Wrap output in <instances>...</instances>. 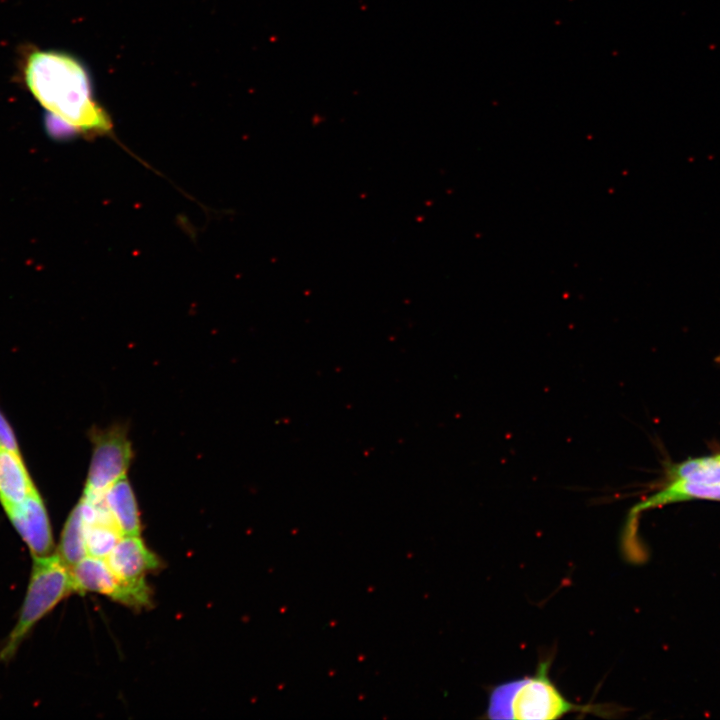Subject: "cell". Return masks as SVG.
Returning a JSON list of instances; mask_svg holds the SVG:
<instances>
[{
	"label": "cell",
	"mask_w": 720,
	"mask_h": 720,
	"mask_svg": "<svg viewBox=\"0 0 720 720\" xmlns=\"http://www.w3.org/2000/svg\"><path fill=\"white\" fill-rule=\"evenodd\" d=\"M25 87L48 113L56 134L103 135L112 130L109 114L97 102L86 66L54 49L29 48L21 61Z\"/></svg>",
	"instance_id": "obj_1"
},
{
	"label": "cell",
	"mask_w": 720,
	"mask_h": 720,
	"mask_svg": "<svg viewBox=\"0 0 720 720\" xmlns=\"http://www.w3.org/2000/svg\"><path fill=\"white\" fill-rule=\"evenodd\" d=\"M549 666V662H541L533 676L496 686L490 693L487 717L551 720L576 711L592 712V706L577 705L565 698L550 679Z\"/></svg>",
	"instance_id": "obj_2"
},
{
	"label": "cell",
	"mask_w": 720,
	"mask_h": 720,
	"mask_svg": "<svg viewBox=\"0 0 720 720\" xmlns=\"http://www.w3.org/2000/svg\"><path fill=\"white\" fill-rule=\"evenodd\" d=\"M72 592L74 589L70 569L58 554L34 557L19 619L0 657L5 660L11 658L36 623Z\"/></svg>",
	"instance_id": "obj_3"
},
{
	"label": "cell",
	"mask_w": 720,
	"mask_h": 720,
	"mask_svg": "<svg viewBox=\"0 0 720 720\" xmlns=\"http://www.w3.org/2000/svg\"><path fill=\"white\" fill-rule=\"evenodd\" d=\"M89 436L93 452L83 494L98 496L127 476L134 453L126 425L113 424L104 429L94 427Z\"/></svg>",
	"instance_id": "obj_4"
},
{
	"label": "cell",
	"mask_w": 720,
	"mask_h": 720,
	"mask_svg": "<svg viewBox=\"0 0 720 720\" xmlns=\"http://www.w3.org/2000/svg\"><path fill=\"white\" fill-rule=\"evenodd\" d=\"M74 592H96L131 607L151 604V590L147 584L132 585L121 581L105 559L85 556L69 567Z\"/></svg>",
	"instance_id": "obj_5"
},
{
	"label": "cell",
	"mask_w": 720,
	"mask_h": 720,
	"mask_svg": "<svg viewBox=\"0 0 720 720\" xmlns=\"http://www.w3.org/2000/svg\"><path fill=\"white\" fill-rule=\"evenodd\" d=\"M5 511L34 557L50 555L53 548L52 531L45 505L37 490Z\"/></svg>",
	"instance_id": "obj_6"
},
{
	"label": "cell",
	"mask_w": 720,
	"mask_h": 720,
	"mask_svg": "<svg viewBox=\"0 0 720 720\" xmlns=\"http://www.w3.org/2000/svg\"><path fill=\"white\" fill-rule=\"evenodd\" d=\"M105 560L121 581L132 585L147 584L146 574L160 567V559L140 536H122Z\"/></svg>",
	"instance_id": "obj_7"
},
{
	"label": "cell",
	"mask_w": 720,
	"mask_h": 720,
	"mask_svg": "<svg viewBox=\"0 0 720 720\" xmlns=\"http://www.w3.org/2000/svg\"><path fill=\"white\" fill-rule=\"evenodd\" d=\"M36 491L19 452L0 447V502L4 509Z\"/></svg>",
	"instance_id": "obj_8"
},
{
	"label": "cell",
	"mask_w": 720,
	"mask_h": 720,
	"mask_svg": "<svg viewBox=\"0 0 720 720\" xmlns=\"http://www.w3.org/2000/svg\"><path fill=\"white\" fill-rule=\"evenodd\" d=\"M697 499L720 501V484L671 480L667 486L637 504L631 511V518L645 510Z\"/></svg>",
	"instance_id": "obj_9"
},
{
	"label": "cell",
	"mask_w": 720,
	"mask_h": 720,
	"mask_svg": "<svg viewBox=\"0 0 720 720\" xmlns=\"http://www.w3.org/2000/svg\"><path fill=\"white\" fill-rule=\"evenodd\" d=\"M110 515L122 536H140L141 522L137 501L127 476L104 493Z\"/></svg>",
	"instance_id": "obj_10"
},
{
	"label": "cell",
	"mask_w": 720,
	"mask_h": 720,
	"mask_svg": "<svg viewBox=\"0 0 720 720\" xmlns=\"http://www.w3.org/2000/svg\"><path fill=\"white\" fill-rule=\"evenodd\" d=\"M58 555L68 567L87 556L85 525L79 504L71 511L64 525Z\"/></svg>",
	"instance_id": "obj_11"
},
{
	"label": "cell",
	"mask_w": 720,
	"mask_h": 720,
	"mask_svg": "<svg viewBox=\"0 0 720 720\" xmlns=\"http://www.w3.org/2000/svg\"><path fill=\"white\" fill-rule=\"evenodd\" d=\"M671 479L704 484H720V458L718 455L691 458L672 467Z\"/></svg>",
	"instance_id": "obj_12"
},
{
	"label": "cell",
	"mask_w": 720,
	"mask_h": 720,
	"mask_svg": "<svg viewBox=\"0 0 720 720\" xmlns=\"http://www.w3.org/2000/svg\"><path fill=\"white\" fill-rule=\"evenodd\" d=\"M0 447L19 452L18 443L11 428L10 424L6 420L5 416L0 410Z\"/></svg>",
	"instance_id": "obj_13"
},
{
	"label": "cell",
	"mask_w": 720,
	"mask_h": 720,
	"mask_svg": "<svg viewBox=\"0 0 720 720\" xmlns=\"http://www.w3.org/2000/svg\"><path fill=\"white\" fill-rule=\"evenodd\" d=\"M717 455H718V456H719V458H720V454H717Z\"/></svg>",
	"instance_id": "obj_14"
}]
</instances>
